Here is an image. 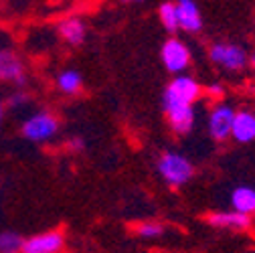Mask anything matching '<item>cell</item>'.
<instances>
[{"label":"cell","instance_id":"cell-1","mask_svg":"<svg viewBox=\"0 0 255 253\" xmlns=\"http://www.w3.org/2000/svg\"><path fill=\"white\" fill-rule=\"evenodd\" d=\"M59 118L47 110L35 112L22 120L20 124V136L33 144H47L53 142L59 134Z\"/></svg>","mask_w":255,"mask_h":253},{"label":"cell","instance_id":"cell-2","mask_svg":"<svg viewBox=\"0 0 255 253\" xmlns=\"http://www.w3.org/2000/svg\"><path fill=\"white\" fill-rule=\"evenodd\" d=\"M203 96V85L186 73L174 75L172 81L166 85L162 96V108H176V106H195Z\"/></svg>","mask_w":255,"mask_h":253},{"label":"cell","instance_id":"cell-3","mask_svg":"<svg viewBox=\"0 0 255 253\" xmlns=\"http://www.w3.org/2000/svg\"><path fill=\"white\" fill-rule=\"evenodd\" d=\"M156 170L162 180L170 186H182L195 174V166L188 158L180 152H164L156 162Z\"/></svg>","mask_w":255,"mask_h":253},{"label":"cell","instance_id":"cell-4","mask_svg":"<svg viewBox=\"0 0 255 253\" xmlns=\"http://www.w3.org/2000/svg\"><path fill=\"white\" fill-rule=\"evenodd\" d=\"M209 59L229 73H239L247 67L249 53L235 43H213L209 47Z\"/></svg>","mask_w":255,"mask_h":253},{"label":"cell","instance_id":"cell-5","mask_svg":"<svg viewBox=\"0 0 255 253\" xmlns=\"http://www.w3.org/2000/svg\"><path fill=\"white\" fill-rule=\"evenodd\" d=\"M160 59H162V65L166 67V71L172 75L184 73L190 67V63H193L190 49L186 47V43H182L176 37L164 41V45L160 49Z\"/></svg>","mask_w":255,"mask_h":253},{"label":"cell","instance_id":"cell-6","mask_svg":"<svg viewBox=\"0 0 255 253\" xmlns=\"http://www.w3.org/2000/svg\"><path fill=\"white\" fill-rule=\"evenodd\" d=\"M0 81L2 83H12L14 87L22 89L28 83L26 67L22 59L6 47H0Z\"/></svg>","mask_w":255,"mask_h":253},{"label":"cell","instance_id":"cell-7","mask_svg":"<svg viewBox=\"0 0 255 253\" xmlns=\"http://www.w3.org/2000/svg\"><path fill=\"white\" fill-rule=\"evenodd\" d=\"M235 118V110L229 104H215L211 114H209V122H207V128H209V136L215 142H223L231 138V124Z\"/></svg>","mask_w":255,"mask_h":253},{"label":"cell","instance_id":"cell-8","mask_svg":"<svg viewBox=\"0 0 255 253\" xmlns=\"http://www.w3.org/2000/svg\"><path fill=\"white\" fill-rule=\"evenodd\" d=\"M65 247V237L61 231H47L22 239L20 253H61Z\"/></svg>","mask_w":255,"mask_h":253},{"label":"cell","instance_id":"cell-9","mask_svg":"<svg viewBox=\"0 0 255 253\" xmlns=\"http://www.w3.org/2000/svg\"><path fill=\"white\" fill-rule=\"evenodd\" d=\"M176 18H178V30H184L188 35H197L203 30V16L199 10L197 0H176Z\"/></svg>","mask_w":255,"mask_h":253},{"label":"cell","instance_id":"cell-10","mask_svg":"<svg viewBox=\"0 0 255 253\" xmlns=\"http://www.w3.org/2000/svg\"><path fill=\"white\" fill-rule=\"evenodd\" d=\"M166 120L170 130L178 136H186L195 130V124H197V110L195 106H176V108H168L164 110Z\"/></svg>","mask_w":255,"mask_h":253},{"label":"cell","instance_id":"cell-11","mask_svg":"<svg viewBox=\"0 0 255 253\" xmlns=\"http://www.w3.org/2000/svg\"><path fill=\"white\" fill-rule=\"evenodd\" d=\"M231 138L239 144L255 142V114L249 110L235 112L233 124H231Z\"/></svg>","mask_w":255,"mask_h":253},{"label":"cell","instance_id":"cell-12","mask_svg":"<svg viewBox=\"0 0 255 253\" xmlns=\"http://www.w3.org/2000/svg\"><path fill=\"white\" fill-rule=\"evenodd\" d=\"M209 225L217 227V229H233V231H245L251 227V217L237 213V211H219V213H211L207 217Z\"/></svg>","mask_w":255,"mask_h":253},{"label":"cell","instance_id":"cell-13","mask_svg":"<svg viewBox=\"0 0 255 253\" xmlns=\"http://www.w3.org/2000/svg\"><path fill=\"white\" fill-rule=\"evenodd\" d=\"M57 33H59V37L65 41L67 45L77 47L87 37V26H85L83 18H79V16H67V18H63L57 24Z\"/></svg>","mask_w":255,"mask_h":253},{"label":"cell","instance_id":"cell-14","mask_svg":"<svg viewBox=\"0 0 255 253\" xmlns=\"http://www.w3.org/2000/svg\"><path fill=\"white\" fill-rule=\"evenodd\" d=\"M231 207L243 215H255V188L247 184H239L231 193Z\"/></svg>","mask_w":255,"mask_h":253},{"label":"cell","instance_id":"cell-15","mask_svg":"<svg viewBox=\"0 0 255 253\" xmlns=\"http://www.w3.org/2000/svg\"><path fill=\"white\" fill-rule=\"evenodd\" d=\"M57 89L63 96H77L83 87V77L77 69H63L55 79Z\"/></svg>","mask_w":255,"mask_h":253},{"label":"cell","instance_id":"cell-16","mask_svg":"<svg viewBox=\"0 0 255 253\" xmlns=\"http://www.w3.org/2000/svg\"><path fill=\"white\" fill-rule=\"evenodd\" d=\"M158 18H160L162 26L168 30L170 35H176L178 33V18H176L174 2H162L160 8H158Z\"/></svg>","mask_w":255,"mask_h":253},{"label":"cell","instance_id":"cell-17","mask_svg":"<svg viewBox=\"0 0 255 253\" xmlns=\"http://www.w3.org/2000/svg\"><path fill=\"white\" fill-rule=\"evenodd\" d=\"M22 237L16 231H0V253H20Z\"/></svg>","mask_w":255,"mask_h":253},{"label":"cell","instance_id":"cell-18","mask_svg":"<svg viewBox=\"0 0 255 253\" xmlns=\"http://www.w3.org/2000/svg\"><path fill=\"white\" fill-rule=\"evenodd\" d=\"M136 235L142 239H158L164 235V225L156 223V221H144L136 227Z\"/></svg>","mask_w":255,"mask_h":253},{"label":"cell","instance_id":"cell-19","mask_svg":"<svg viewBox=\"0 0 255 253\" xmlns=\"http://www.w3.org/2000/svg\"><path fill=\"white\" fill-rule=\"evenodd\" d=\"M26 104H28V93L22 91V89L12 91V96L8 98V106L14 108V110H18V108H22V106H26Z\"/></svg>","mask_w":255,"mask_h":253},{"label":"cell","instance_id":"cell-20","mask_svg":"<svg viewBox=\"0 0 255 253\" xmlns=\"http://www.w3.org/2000/svg\"><path fill=\"white\" fill-rule=\"evenodd\" d=\"M65 146H67L69 152H83V150L87 148V144H85V140H83L81 136H73V138H69Z\"/></svg>","mask_w":255,"mask_h":253},{"label":"cell","instance_id":"cell-21","mask_svg":"<svg viewBox=\"0 0 255 253\" xmlns=\"http://www.w3.org/2000/svg\"><path fill=\"white\" fill-rule=\"evenodd\" d=\"M207 91L211 93L213 98H217V100H221V98H223V87H221L219 83H213V85H209V87H207Z\"/></svg>","mask_w":255,"mask_h":253},{"label":"cell","instance_id":"cell-22","mask_svg":"<svg viewBox=\"0 0 255 253\" xmlns=\"http://www.w3.org/2000/svg\"><path fill=\"white\" fill-rule=\"evenodd\" d=\"M247 65H251V69H255V51L249 55V59H247Z\"/></svg>","mask_w":255,"mask_h":253},{"label":"cell","instance_id":"cell-23","mask_svg":"<svg viewBox=\"0 0 255 253\" xmlns=\"http://www.w3.org/2000/svg\"><path fill=\"white\" fill-rule=\"evenodd\" d=\"M2 122H4V104L0 102V128H2Z\"/></svg>","mask_w":255,"mask_h":253},{"label":"cell","instance_id":"cell-24","mask_svg":"<svg viewBox=\"0 0 255 253\" xmlns=\"http://www.w3.org/2000/svg\"><path fill=\"white\" fill-rule=\"evenodd\" d=\"M128 2H142V0H128Z\"/></svg>","mask_w":255,"mask_h":253}]
</instances>
